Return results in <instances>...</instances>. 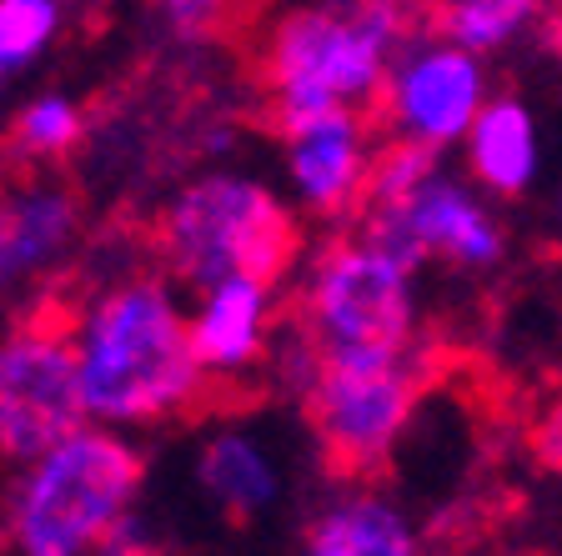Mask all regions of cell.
Listing matches in <instances>:
<instances>
[{"label": "cell", "mask_w": 562, "mask_h": 556, "mask_svg": "<svg viewBox=\"0 0 562 556\" xmlns=\"http://www.w3.org/2000/svg\"><path fill=\"white\" fill-rule=\"evenodd\" d=\"M171 276H116L76 311V356L91 421L121 431H156L191 417L211 392L191 341V306Z\"/></svg>", "instance_id": "6da1fadb"}, {"label": "cell", "mask_w": 562, "mask_h": 556, "mask_svg": "<svg viewBox=\"0 0 562 556\" xmlns=\"http://www.w3.org/2000/svg\"><path fill=\"white\" fill-rule=\"evenodd\" d=\"M146 456L131 431L86 421L50 452L15 466L0 501V542L21 556L111 552L121 526L140 511Z\"/></svg>", "instance_id": "7a4b0ae2"}, {"label": "cell", "mask_w": 562, "mask_h": 556, "mask_svg": "<svg viewBox=\"0 0 562 556\" xmlns=\"http://www.w3.org/2000/svg\"><path fill=\"white\" fill-rule=\"evenodd\" d=\"M412 35L407 0H322L281 15L261 46V91L277 131L341 105L372 111Z\"/></svg>", "instance_id": "3957f363"}, {"label": "cell", "mask_w": 562, "mask_h": 556, "mask_svg": "<svg viewBox=\"0 0 562 556\" xmlns=\"http://www.w3.org/2000/svg\"><path fill=\"white\" fill-rule=\"evenodd\" d=\"M156 251L187 291L222 276L281 281L302 256V206L261 175L201 171L161 206Z\"/></svg>", "instance_id": "277c9868"}, {"label": "cell", "mask_w": 562, "mask_h": 556, "mask_svg": "<svg viewBox=\"0 0 562 556\" xmlns=\"http://www.w3.org/2000/svg\"><path fill=\"white\" fill-rule=\"evenodd\" d=\"M296 326L322 356L357 351H417L422 296L417 266L386 251L362 226L331 236L302 261L296 276Z\"/></svg>", "instance_id": "5b68a950"}, {"label": "cell", "mask_w": 562, "mask_h": 556, "mask_svg": "<svg viewBox=\"0 0 562 556\" xmlns=\"http://www.w3.org/2000/svg\"><path fill=\"white\" fill-rule=\"evenodd\" d=\"M427 361L417 351H357L316 356V371L296 392L316 446L341 476H376L402 446L417 417Z\"/></svg>", "instance_id": "8992f818"}, {"label": "cell", "mask_w": 562, "mask_h": 556, "mask_svg": "<svg viewBox=\"0 0 562 556\" xmlns=\"http://www.w3.org/2000/svg\"><path fill=\"white\" fill-rule=\"evenodd\" d=\"M76 331L60 316H25L0 337V462L25 466L86 427Z\"/></svg>", "instance_id": "52a82bcc"}, {"label": "cell", "mask_w": 562, "mask_h": 556, "mask_svg": "<svg viewBox=\"0 0 562 556\" xmlns=\"http://www.w3.org/2000/svg\"><path fill=\"white\" fill-rule=\"evenodd\" d=\"M362 231L376 236L412 266H447L462 276H487L507 261V226L497 201L472 175H452L437 166L397 201H372L362 211Z\"/></svg>", "instance_id": "ba28073f"}, {"label": "cell", "mask_w": 562, "mask_h": 556, "mask_svg": "<svg viewBox=\"0 0 562 556\" xmlns=\"http://www.w3.org/2000/svg\"><path fill=\"white\" fill-rule=\"evenodd\" d=\"M487 56L452 35H412L397 50L382 81L372 116L386 136L422 140L432 151H452L472 131L477 111L487 105Z\"/></svg>", "instance_id": "9c48e42d"}, {"label": "cell", "mask_w": 562, "mask_h": 556, "mask_svg": "<svg viewBox=\"0 0 562 556\" xmlns=\"http://www.w3.org/2000/svg\"><path fill=\"white\" fill-rule=\"evenodd\" d=\"M281 136H286V151H281L286 196L302 206V216L312 220L362 216L376 166V136L367 111H357V105L322 111V116L286 126Z\"/></svg>", "instance_id": "30bf717a"}, {"label": "cell", "mask_w": 562, "mask_h": 556, "mask_svg": "<svg viewBox=\"0 0 562 556\" xmlns=\"http://www.w3.org/2000/svg\"><path fill=\"white\" fill-rule=\"evenodd\" d=\"M281 281L271 276H222L191 302V341L211 382H246L277 347Z\"/></svg>", "instance_id": "8fae6325"}, {"label": "cell", "mask_w": 562, "mask_h": 556, "mask_svg": "<svg viewBox=\"0 0 562 556\" xmlns=\"http://www.w3.org/2000/svg\"><path fill=\"white\" fill-rule=\"evenodd\" d=\"M196 487L226 522H261L286 497V466L257 427L222 421L196 446Z\"/></svg>", "instance_id": "7c38bea8"}, {"label": "cell", "mask_w": 562, "mask_h": 556, "mask_svg": "<svg viewBox=\"0 0 562 556\" xmlns=\"http://www.w3.org/2000/svg\"><path fill=\"white\" fill-rule=\"evenodd\" d=\"M457 151H462V171L492 201H527L542 185V166H548L542 121L522 95H487Z\"/></svg>", "instance_id": "4fadbf2b"}, {"label": "cell", "mask_w": 562, "mask_h": 556, "mask_svg": "<svg viewBox=\"0 0 562 556\" xmlns=\"http://www.w3.org/2000/svg\"><path fill=\"white\" fill-rule=\"evenodd\" d=\"M302 546L312 556H412L422 536L397 497H382L376 487H351L306 517Z\"/></svg>", "instance_id": "5bb4252c"}, {"label": "cell", "mask_w": 562, "mask_h": 556, "mask_svg": "<svg viewBox=\"0 0 562 556\" xmlns=\"http://www.w3.org/2000/svg\"><path fill=\"white\" fill-rule=\"evenodd\" d=\"M5 216H11V256H5V281L46 276L76 251L81 241V206L66 185L31 181L5 191Z\"/></svg>", "instance_id": "9a60e30c"}, {"label": "cell", "mask_w": 562, "mask_h": 556, "mask_svg": "<svg viewBox=\"0 0 562 556\" xmlns=\"http://www.w3.org/2000/svg\"><path fill=\"white\" fill-rule=\"evenodd\" d=\"M552 15V0H442L437 5V31L462 41V46L497 56L517 46Z\"/></svg>", "instance_id": "2e32d148"}, {"label": "cell", "mask_w": 562, "mask_h": 556, "mask_svg": "<svg viewBox=\"0 0 562 556\" xmlns=\"http://www.w3.org/2000/svg\"><path fill=\"white\" fill-rule=\"evenodd\" d=\"M66 0H0V111L25 70L50 56L66 31Z\"/></svg>", "instance_id": "e0dca14e"}, {"label": "cell", "mask_w": 562, "mask_h": 556, "mask_svg": "<svg viewBox=\"0 0 562 556\" xmlns=\"http://www.w3.org/2000/svg\"><path fill=\"white\" fill-rule=\"evenodd\" d=\"M11 151L21 161H66L86 140V111L70 101L66 91H41L25 95L11 116Z\"/></svg>", "instance_id": "ac0fdd59"}, {"label": "cell", "mask_w": 562, "mask_h": 556, "mask_svg": "<svg viewBox=\"0 0 562 556\" xmlns=\"http://www.w3.org/2000/svg\"><path fill=\"white\" fill-rule=\"evenodd\" d=\"M437 166H442V151L422 146V140L386 136V146H376L372 196H367V206H372V201H397V196H407L412 185L427 181V175H432Z\"/></svg>", "instance_id": "d6986e66"}, {"label": "cell", "mask_w": 562, "mask_h": 556, "mask_svg": "<svg viewBox=\"0 0 562 556\" xmlns=\"http://www.w3.org/2000/svg\"><path fill=\"white\" fill-rule=\"evenodd\" d=\"M232 0H156V15L176 41H206L222 31Z\"/></svg>", "instance_id": "ffe728a7"}, {"label": "cell", "mask_w": 562, "mask_h": 556, "mask_svg": "<svg viewBox=\"0 0 562 556\" xmlns=\"http://www.w3.org/2000/svg\"><path fill=\"white\" fill-rule=\"evenodd\" d=\"M542 456H548L552 466H562V406L548 417V427H542Z\"/></svg>", "instance_id": "44dd1931"}, {"label": "cell", "mask_w": 562, "mask_h": 556, "mask_svg": "<svg viewBox=\"0 0 562 556\" xmlns=\"http://www.w3.org/2000/svg\"><path fill=\"white\" fill-rule=\"evenodd\" d=\"M548 231H552V241L562 246V175H558V185H552V196H548Z\"/></svg>", "instance_id": "7402d4cb"}, {"label": "cell", "mask_w": 562, "mask_h": 556, "mask_svg": "<svg viewBox=\"0 0 562 556\" xmlns=\"http://www.w3.org/2000/svg\"><path fill=\"white\" fill-rule=\"evenodd\" d=\"M5 256H11V216H5V196H0V281H5Z\"/></svg>", "instance_id": "603a6c76"}, {"label": "cell", "mask_w": 562, "mask_h": 556, "mask_svg": "<svg viewBox=\"0 0 562 556\" xmlns=\"http://www.w3.org/2000/svg\"><path fill=\"white\" fill-rule=\"evenodd\" d=\"M0 311H5V281H0Z\"/></svg>", "instance_id": "cb8c5ba5"}]
</instances>
